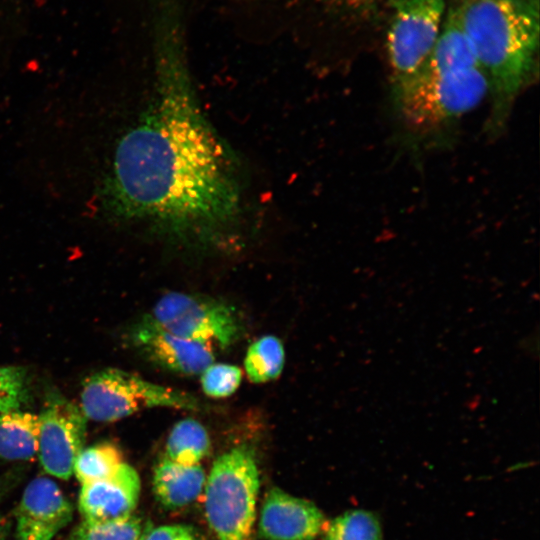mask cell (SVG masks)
Wrapping results in <instances>:
<instances>
[{
    "mask_svg": "<svg viewBox=\"0 0 540 540\" xmlns=\"http://www.w3.org/2000/svg\"><path fill=\"white\" fill-rule=\"evenodd\" d=\"M156 90L120 139L104 188L116 216L147 223L172 243L224 248L245 220L236 160L196 98L180 19L164 1L156 24Z\"/></svg>",
    "mask_w": 540,
    "mask_h": 540,
    "instance_id": "obj_1",
    "label": "cell"
},
{
    "mask_svg": "<svg viewBox=\"0 0 540 540\" xmlns=\"http://www.w3.org/2000/svg\"><path fill=\"white\" fill-rule=\"evenodd\" d=\"M464 30L492 96L489 128L505 123L535 69L539 41L538 0H463Z\"/></svg>",
    "mask_w": 540,
    "mask_h": 540,
    "instance_id": "obj_2",
    "label": "cell"
},
{
    "mask_svg": "<svg viewBox=\"0 0 540 540\" xmlns=\"http://www.w3.org/2000/svg\"><path fill=\"white\" fill-rule=\"evenodd\" d=\"M489 92L480 66L441 67L425 62L393 89L397 112L412 134L429 135L474 109Z\"/></svg>",
    "mask_w": 540,
    "mask_h": 540,
    "instance_id": "obj_3",
    "label": "cell"
},
{
    "mask_svg": "<svg viewBox=\"0 0 540 540\" xmlns=\"http://www.w3.org/2000/svg\"><path fill=\"white\" fill-rule=\"evenodd\" d=\"M259 471L253 452L235 447L213 463L205 482V515L217 540H249L256 518Z\"/></svg>",
    "mask_w": 540,
    "mask_h": 540,
    "instance_id": "obj_4",
    "label": "cell"
},
{
    "mask_svg": "<svg viewBox=\"0 0 540 540\" xmlns=\"http://www.w3.org/2000/svg\"><path fill=\"white\" fill-rule=\"evenodd\" d=\"M79 407L87 419L112 422L155 407L201 410L202 403L187 392L107 368L84 380Z\"/></svg>",
    "mask_w": 540,
    "mask_h": 540,
    "instance_id": "obj_5",
    "label": "cell"
},
{
    "mask_svg": "<svg viewBox=\"0 0 540 540\" xmlns=\"http://www.w3.org/2000/svg\"><path fill=\"white\" fill-rule=\"evenodd\" d=\"M149 315L167 331L211 348H228L243 332L236 309L206 295L166 293Z\"/></svg>",
    "mask_w": 540,
    "mask_h": 540,
    "instance_id": "obj_6",
    "label": "cell"
},
{
    "mask_svg": "<svg viewBox=\"0 0 540 540\" xmlns=\"http://www.w3.org/2000/svg\"><path fill=\"white\" fill-rule=\"evenodd\" d=\"M447 0H390L387 35L393 89L414 76L427 60L442 27Z\"/></svg>",
    "mask_w": 540,
    "mask_h": 540,
    "instance_id": "obj_7",
    "label": "cell"
},
{
    "mask_svg": "<svg viewBox=\"0 0 540 540\" xmlns=\"http://www.w3.org/2000/svg\"><path fill=\"white\" fill-rule=\"evenodd\" d=\"M37 456L46 474L67 480L84 448L87 418L79 406L52 393L38 415Z\"/></svg>",
    "mask_w": 540,
    "mask_h": 540,
    "instance_id": "obj_8",
    "label": "cell"
},
{
    "mask_svg": "<svg viewBox=\"0 0 540 540\" xmlns=\"http://www.w3.org/2000/svg\"><path fill=\"white\" fill-rule=\"evenodd\" d=\"M131 341L151 363L180 375L201 374L215 359L211 347L167 331L149 314L133 327Z\"/></svg>",
    "mask_w": 540,
    "mask_h": 540,
    "instance_id": "obj_9",
    "label": "cell"
},
{
    "mask_svg": "<svg viewBox=\"0 0 540 540\" xmlns=\"http://www.w3.org/2000/svg\"><path fill=\"white\" fill-rule=\"evenodd\" d=\"M73 517V505L58 485L37 477L25 487L15 510L18 540H53Z\"/></svg>",
    "mask_w": 540,
    "mask_h": 540,
    "instance_id": "obj_10",
    "label": "cell"
},
{
    "mask_svg": "<svg viewBox=\"0 0 540 540\" xmlns=\"http://www.w3.org/2000/svg\"><path fill=\"white\" fill-rule=\"evenodd\" d=\"M324 522L323 513L311 501L272 488L262 504L259 533L266 540H314Z\"/></svg>",
    "mask_w": 540,
    "mask_h": 540,
    "instance_id": "obj_11",
    "label": "cell"
},
{
    "mask_svg": "<svg viewBox=\"0 0 540 540\" xmlns=\"http://www.w3.org/2000/svg\"><path fill=\"white\" fill-rule=\"evenodd\" d=\"M137 471L123 462L110 477L81 485L78 508L83 521L108 523L133 515L140 495Z\"/></svg>",
    "mask_w": 540,
    "mask_h": 540,
    "instance_id": "obj_12",
    "label": "cell"
},
{
    "mask_svg": "<svg viewBox=\"0 0 540 540\" xmlns=\"http://www.w3.org/2000/svg\"><path fill=\"white\" fill-rule=\"evenodd\" d=\"M205 482L206 474L200 464L185 466L164 457L154 470L155 495L168 509L190 505L203 491Z\"/></svg>",
    "mask_w": 540,
    "mask_h": 540,
    "instance_id": "obj_13",
    "label": "cell"
},
{
    "mask_svg": "<svg viewBox=\"0 0 540 540\" xmlns=\"http://www.w3.org/2000/svg\"><path fill=\"white\" fill-rule=\"evenodd\" d=\"M38 415L19 410L0 413V460L29 461L37 456Z\"/></svg>",
    "mask_w": 540,
    "mask_h": 540,
    "instance_id": "obj_14",
    "label": "cell"
},
{
    "mask_svg": "<svg viewBox=\"0 0 540 540\" xmlns=\"http://www.w3.org/2000/svg\"><path fill=\"white\" fill-rule=\"evenodd\" d=\"M210 450L209 435L204 426L192 418L177 422L170 431L165 458L185 466L196 465Z\"/></svg>",
    "mask_w": 540,
    "mask_h": 540,
    "instance_id": "obj_15",
    "label": "cell"
},
{
    "mask_svg": "<svg viewBox=\"0 0 540 540\" xmlns=\"http://www.w3.org/2000/svg\"><path fill=\"white\" fill-rule=\"evenodd\" d=\"M284 361L281 341L272 335L263 336L249 346L244 360L245 372L251 382L265 383L280 376Z\"/></svg>",
    "mask_w": 540,
    "mask_h": 540,
    "instance_id": "obj_16",
    "label": "cell"
},
{
    "mask_svg": "<svg viewBox=\"0 0 540 540\" xmlns=\"http://www.w3.org/2000/svg\"><path fill=\"white\" fill-rule=\"evenodd\" d=\"M123 462L122 453L115 444L98 443L82 449L73 474L81 485L89 484L112 476Z\"/></svg>",
    "mask_w": 540,
    "mask_h": 540,
    "instance_id": "obj_17",
    "label": "cell"
},
{
    "mask_svg": "<svg viewBox=\"0 0 540 540\" xmlns=\"http://www.w3.org/2000/svg\"><path fill=\"white\" fill-rule=\"evenodd\" d=\"M324 540H383L378 518L370 511L354 509L334 518L325 528Z\"/></svg>",
    "mask_w": 540,
    "mask_h": 540,
    "instance_id": "obj_18",
    "label": "cell"
},
{
    "mask_svg": "<svg viewBox=\"0 0 540 540\" xmlns=\"http://www.w3.org/2000/svg\"><path fill=\"white\" fill-rule=\"evenodd\" d=\"M143 534L141 520L132 515L108 523L83 521L75 529L72 540H141Z\"/></svg>",
    "mask_w": 540,
    "mask_h": 540,
    "instance_id": "obj_19",
    "label": "cell"
},
{
    "mask_svg": "<svg viewBox=\"0 0 540 540\" xmlns=\"http://www.w3.org/2000/svg\"><path fill=\"white\" fill-rule=\"evenodd\" d=\"M27 371L18 366H0V413L19 410L30 397Z\"/></svg>",
    "mask_w": 540,
    "mask_h": 540,
    "instance_id": "obj_20",
    "label": "cell"
},
{
    "mask_svg": "<svg viewBox=\"0 0 540 540\" xmlns=\"http://www.w3.org/2000/svg\"><path fill=\"white\" fill-rule=\"evenodd\" d=\"M242 380V371L231 364L212 363L201 373L203 392L214 398L232 395Z\"/></svg>",
    "mask_w": 540,
    "mask_h": 540,
    "instance_id": "obj_21",
    "label": "cell"
},
{
    "mask_svg": "<svg viewBox=\"0 0 540 540\" xmlns=\"http://www.w3.org/2000/svg\"><path fill=\"white\" fill-rule=\"evenodd\" d=\"M141 540H196V538L187 526L165 525L143 534Z\"/></svg>",
    "mask_w": 540,
    "mask_h": 540,
    "instance_id": "obj_22",
    "label": "cell"
},
{
    "mask_svg": "<svg viewBox=\"0 0 540 540\" xmlns=\"http://www.w3.org/2000/svg\"><path fill=\"white\" fill-rule=\"evenodd\" d=\"M17 475L8 473L0 476V504L16 484Z\"/></svg>",
    "mask_w": 540,
    "mask_h": 540,
    "instance_id": "obj_23",
    "label": "cell"
},
{
    "mask_svg": "<svg viewBox=\"0 0 540 540\" xmlns=\"http://www.w3.org/2000/svg\"><path fill=\"white\" fill-rule=\"evenodd\" d=\"M520 348L529 355L537 357L538 355V333L531 334L519 343Z\"/></svg>",
    "mask_w": 540,
    "mask_h": 540,
    "instance_id": "obj_24",
    "label": "cell"
},
{
    "mask_svg": "<svg viewBox=\"0 0 540 540\" xmlns=\"http://www.w3.org/2000/svg\"><path fill=\"white\" fill-rule=\"evenodd\" d=\"M10 532V522L8 519L0 515V540H8Z\"/></svg>",
    "mask_w": 540,
    "mask_h": 540,
    "instance_id": "obj_25",
    "label": "cell"
}]
</instances>
